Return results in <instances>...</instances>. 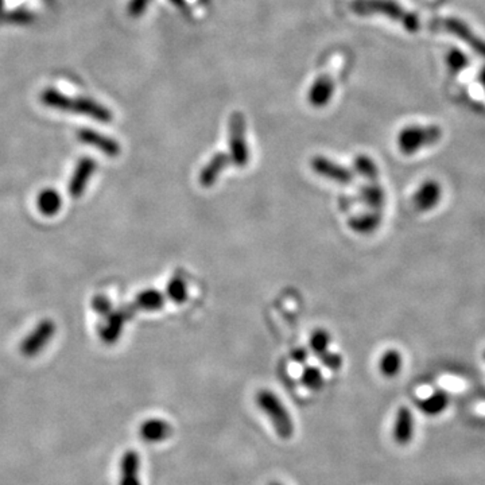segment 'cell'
I'll return each instance as SVG.
<instances>
[{
    "instance_id": "6da1fadb",
    "label": "cell",
    "mask_w": 485,
    "mask_h": 485,
    "mask_svg": "<svg viewBox=\"0 0 485 485\" xmlns=\"http://www.w3.org/2000/svg\"><path fill=\"white\" fill-rule=\"evenodd\" d=\"M40 103L51 110L89 116L100 123H111L114 119L112 112L105 105L88 97H71L53 88L40 93Z\"/></svg>"
},
{
    "instance_id": "7a4b0ae2",
    "label": "cell",
    "mask_w": 485,
    "mask_h": 485,
    "mask_svg": "<svg viewBox=\"0 0 485 485\" xmlns=\"http://www.w3.org/2000/svg\"><path fill=\"white\" fill-rule=\"evenodd\" d=\"M351 11L356 15H384L398 23H401L406 30L415 33L421 27V22L416 14L406 10L395 0H352Z\"/></svg>"
},
{
    "instance_id": "3957f363",
    "label": "cell",
    "mask_w": 485,
    "mask_h": 485,
    "mask_svg": "<svg viewBox=\"0 0 485 485\" xmlns=\"http://www.w3.org/2000/svg\"><path fill=\"white\" fill-rule=\"evenodd\" d=\"M258 407L267 415L277 434L282 440H290L294 436V422L282 401L269 390H262L256 394Z\"/></svg>"
},
{
    "instance_id": "277c9868",
    "label": "cell",
    "mask_w": 485,
    "mask_h": 485,
    "mask_svg": "<svg viewBox=\"0 0 485 485\" xmlns=\"http://www.w3.org/2000/svg\"><path fill=\"white\" fill-rule=\"evenodd\" d=\"M443 138L438 125H410L398 135V147L404 156H414L419 150L433 146Z\"/></svg>"
},
{
    "instance_id": "5b68a950",
    "label": "cell",
    "mask_w": 485,
    "mask_h": 485,
    "mask_svg": "<svg viewBox=\"0 0 485 485\" xmlns=\"http://www.w3.org/2000/svg\"><path fill=\"white\" fill-rule=\"evenodd\" d=\"M229 157L238 167L249 162V149L245 142V119L242 112H234L229 118Z\"/></svg>"
},
{
    "instance_id": "8992f818",
    "label": "cell",
    "mask_w": 485,
    "mask_h": 485,
    "mask_svg": "<svg viewBox=\"0 0 485 485\" xmlns=\"http://www.w3.org/2000/svg\"><path fill=\"white\" fill-rule=\"evenodd\" d=\"M432 27L456 36L485 58V40L476 36L465 22L456 18H437L432 22Z\"/></svg>"
},
{
    "instance_id": "52a82bcc",
    "label": "cell",
    "mask_w": 485,
    "mask_h": 485,
    "mask_svg": "<svg viewBox=\"0 0 485 485\" xmlns=\"http://www.w3.org/2000/svg\"><path fill=\"white\" fill-rule=\"evenodd\" d=\"M136 308L131 305H124L116 310H112L108 316L104 317V321L99 327V336L103 343L112 345L121 338L124 323L134 317Z\"/></svg>"
},
{
    "instance_id": "ba28073f",
    "label": "cell",
    "mask_w": 485,
    "mask_h": 485,
    "mask_svg": "<svg viewBox=\"0 0 485 485\" xmlns=\"http://www.w3.org/2000/svg\"><path fill=\"white\" fill-rule=\"evenodd\" d=\"M55 323L46 319L42 320L34 330H32L27 337L21 343L19 351L26 358H36L42 349L46 348L49 341L55 333Z\"/></svg>"
},
{
    "instance_id": "9c48e42d",
    "label": "cell",
    "mask_w": 485,
    "mask_h": 485,
    "mask_svg": "<svg viewBox=\"0 0 485 485\" xmlns=\"http://www.w3.org/2000/svg\"><path fill=\"white\" fill-rule=\"evenodd\" d=\"M77 138L81 143L100 150L104 156L110 158H115L121 156V143L116 139L107 136L101 132H97L92 128H81L77 132Z\"/></svg>"
},
{
    "instance_id": "30bf717a",
    "label": "cell",
    "mask_w": 485,
    "mask_h": 485,
    "mask_svg": "<svg viewBox=\"0 0 485 485\" xmlns=\"http://www.w3.org/2000/svg\"><path fill=\"white\" fill-rule=\"evenodd\" d=\"M310 166L316 174L321 175L326 179L334 181L337 184L348 185L353 181V173L349 169H347L336 162L330 161L326 157H321V156L314 157L310 161Z\"/></svg>"
},
{
    "instance_id": "8fae6325",
    "label": "cell",
    "mask_w": 485,
    "mask_h": 485,
    "mask_svg": "<svg viewBox=\"0 0 485 485\" xmlns=\"http://www.w3.org/2000/svg\"><path fill=\"white\" fill-rule=\"evenodd\" d=\"M97 169V163L92 157H82L69 181V195L72 199H80L88 188V184Z\"/></svg>"
},
{
    "instance_id": "7c38bea8",
    "label": "cell",
    "mask_w": 485,
    "mask_h": 485,
    "mask_svg": "<svg viewBox=\"0 0 485 485\" xmlns=\"http://www.w3.org/2000/svg\"><path fill=\"white\" fill-rule=\"evenodd\" d=\"M443 197V188L436 179H426L414 193L412 203L419 212L434 209Z\"/></svg>"
},
{
    "instance_id": "4fadbf2b",
    "label": "cell",
    "mask_w": 485,
    "mask_h": 485,
    "mask_svg": "<svg viewBox=\"0 0 485 485\" xmlns=\"http://www.w3.org/2000/svg\"><path fill=\"white\" fill-rule=\"evenodd\" d=\"M173 427L161 418L146 419L139 427V436L147 444H160L173 436Z\"/></svg>"
},
{
    "instance_id": "5bb4252c",
    "label": "cell",
    "mask_w": 485,
    "mask_h": 485,
    "mask_svg": "<svg viewBox=\"0 0 485 485\" xmlns=\"http://www.w3.org/2000/svg\"><path fill=\"white\" fill-rule=\"evenodd\" d=\"M231 163L232 160L227 153H216L200 171L199 181L202 188H212L219 179L221 171L227 169Z\"/></svg>"
},
{
    "instance_id": "9a60e30c",
    "label": "cell",
    "mask_w": 485,
    "mask_h": 485,
    "mask_svg": "<svg viewBox=\"0 0 485 485\" xmlns=\"http://www.w3.org/2000/svg\"><path fill=\"white\" fill-rule=\"evenodd\" d=\"M140 457L136 450H127L121 461V480L119 485H142L139 479Z\"/></svg>"
},
{
    "instance_id": "2e32d148",
    "label": "cell",
    "mask_w": 485,
    "mask_h": 485,
    "mask_svg": "<svg viewBox=\"0 0 485 485\" xmlns=\"http://www.w3.org/2000/svg\"><path fill=\"white\" fill-rule=\"evenodd\" d=\"M333 92H334V82L332 80V77L327 75H321L310 86L308 93V100L313 107L321 108L330 101Z\"/></svg>"
},
{
    "instance_id": "e0dca14e",
    "label": "cell",
    "mask_w": 485,
    "mask_h": 485,
    "mask_svg": "<svg viewBox=\"0 0 485 485\" xmlns=\"http://www.w3.org/2000/svg\"><path fill=\"white\" fill-rule=\"evenodd\" d=\"M414 437V416L407 407H401L397 412L394 425V438L397 444L407 445Z\"/></svg>"
},
{
    "instance_id": "ac0fdd59",
    "label": "cell",
    "mask_w": 485,
    "mask_h": 485,
    "mask_svg": "<svg viewBox=\"0 0 485 485\" xmlns=\"http://www.w3.org/2000/svg\"><path fill=\"white\" fill-rule=\"evenodd\" d=\"M383 221V216L380 210H371L366 213H362L358 216H353L348 220L349 228L360 235H368L375 232Z\"/></svg>"
},
{
    "instance_id": "d6986e66",
    "label": "cell",
    "mask_w": 485,
    "mask_h": 485,
    "mask_svg": "<svg viewBox=\"0 0 485 485\" xmlns=\"http://www.w3.org/2000/svg\"><path fill=\"white\" fill-rule=\"evenodd\" d=\"M37 206L38 210L43 216L51 217L55 216L62 208V197L58 190L47 188L40 190L37 197Z\"/></svg>"
},
{
    "instance_id": "ffe728a7",
    "label": "cell",
    "mask_w": 485,
    "mask_h": 485,
    "mask_svg": "<svg viewBox=\"0 0 485 485\" xmlns=\"http://www.w3.org/2000/svg\"><path fill=\"white\" fill-rule=\"evenodd\" d=\"M136 310L145 312H157L164 306V295L157 288H147L139 293L132 303Z\"/></svg>"
},
{
    "instance_id": "44dd1931",
    "label": "cell",
    "mask_w": 485,
    "mask_h": 485,
    "mask_svg": "<svg viewBox=\"0 0 485 485\" xmlns=\"http://www.w3.org/2000/svg\"><path fill=\"white\" fill-rule=\"evenodd\" d=\"M359 195L362 202L371 210H382V208L386 203L384 189L376 182H369L363 185L360 188Z\"/></svg>"
},
{
    "instance_id": "7402d4cb",
    "label": "cell",
    "mask_w": 485,
    "mask_h": 485,
    "mask_svg": "<svg viewBox=\"0 0 485 485\" xmlns=\"http://www.w3.org/2000/svg\"><path fill=\"white\" fill-rule=\"evenodd\" d=\"M418 406L426 415L434 416L446 410V407L449 406V395L445 391H436L426 399L421 401Z\"/></svg>"
},
{
    "instance_id": "603a6c76",
    "label": "cell",
    "mask_w": 485,
    "mask_h": 485,
    "mask_svg": "<svg viewBox=\"0 0 485 485\" xmlns=\"http://www.w3.org/2000/svg\"><path fill=\"white\" fill-rule=\"evenodd\" d=\"M402 355L395 351V349H390L387 352L383 353L382 359H380V372L386 376V377H394L397 376L401 369H402Z\"/></svg>"
},
{
    "instance_id": "cb8c5ba5",
    "label": "cell",
    "mask_w": 485,
    "mask_h": 485,
    "mask_svg": "<svg viewBox=\"0 0 485 485\" xmlns=\"http://www.w3.org/2000/svg\"><path fill=\"white\" fill-rule=\"evenodd\" d=\"M353 167L359 175H362L368 182H376L379 179V167L375 161L366 156H359L353 161Z\"/></svg>"
},
{
    "instance_id": "d4e9b609",
    "label": "cell",
    "mask_w": 485,
    "mask_h": 485,
    "mask_svg": "<svg viewBox=\"0 0 485 485\" xmlns=\"http://www.w3.org/2000/svg\"><path fill=\"white\" fill-rule=\"evenodd\" d=\"M166 295L169 297L170 301H173L177 305L184 303L188 299V286L186 282L179 278V277H174L171 278L167 287H166Z\"/></svg>"
},
{
    "instance_id": "484cf974",
    "label": "cell",
    "mask_w": 485,
    "mask_h": 485,
    "mask_svg": "<svg viewBox=\"0 0 485 485\" xmlns=\"http://www.w3.org/2000/svg\"><path fill=\"white\" fill-rule=\"evenodd\" d=\"M301 382L306 388H309L312 391H319L323 388V373L316 366H306L302 372Z\"/></svg>"
},
{
    "instance_id": "4316f807",
    "label": "cell",
    "mask_w": 485,
    "mask_h": 485,
    "mask_svg": "<svg viewBox=\"0 0 485 485\" xmlns=\"http://www.w3.org/2000/svg\"><path fill=\"white\" fill-rule=\"evenodd\" d=\"M329 343H330V334L323 329H317L310 337V347L317 356L323 355V352L327 351Z\"/></svg>"
},
{
    "instance_id": "83f0119b",
    "label": "cell",
    "mask_w": 485,
    "mask_h": 485,
    "mask_svg": "<svg viewBox=\"0 0 485 485\" xmlns=\"http://www.w3.org/2000/svg\"><path fill=\"white\" fill-rule=\"evenodd\" d=\"M446 60H447V66L453 73H457L469 65L468 57L462 51H460L458 49H451L449 51Z\"/></svg>"
},
{
    "instance_id": "f1b7e54d",
    "label": "cell",
    "mask_w": 485,
    "mask_h": 485,
    "mask_svg": "<svg viewBox=\"0 0 485 485\" xmlns=\"http://www.w3.org/2000/svg\"><path fill=\"white\" fill-rule=\"evenodd\" d=\"M92 309L96 314L101 316L103 319L105 316H108L114 308H112V302L111 299L107 297V295H103V294H99V295H95L93 299H92Z\"/></svg>"
},
{
    "instance_id": "f546056e",
    "label": "cell",
    "mask_w": 485,
    "mask_h": 485,
    "mask_svg": "<svg viewBox=\"0 0 485 485\" xmlns=\"http://www.w3.org/2000/svg\"><path fill=\"white\" fill-rule=\"evenodd\" d=\"M320 360L323 362V365L326 368H329L330 371H338L343 365V358L338 353H333V352H323V355L319 356Z\"/></svg>"
},
{
    "instance_id": "4dcf8cb0",
    "label": "cell",
    "mask_w": 485,
    "mask_h": 485,
    "mask_svg": "<svg viewBox=\"0 0 485 485\" xmlns=\"http://www.w3.org/2000/svg\"><path fill=\"white\" fill-rule=\"evenodd\" d=\"M149 1L150 0H131L128 4V14L131 16H140L145 12Z\"/></svg>"
},
{
    "instance_id": "1f68e13d",
    "label": "cell",
    "mask_w": 485,
    "mask_h": 485,
    "mask_svg": "<svg viewBox=\"0 0 485 485\" xmlns=\"http://www.w3.org/2000/svg\"><path fill=\"white\" fill-rule=\"evenodd\" d=\"M33 15L27 11H15L11 16H10V21L14 19V22L16 23H30L33 21Z\"/></svg>"
},
{
    "instance_id": "d6a6232c",
    "label": "cell",
    "mask_w": 485,
    "mask_h": 485,
    "mask_svg": "<svg viewBox=\"0 0 485 485\" xmlns=\"http://www.w3.org/2000/svg\"><path fill=\"white\" fill-rule=\"evenodd\" d=\"M291 358H293L297 363H305L306 359H308V352H306V349H303V348H298V349H295V351L293 352Z\"/></svg>"
},
{
    "instance_id": "836d02e7",
    "label": "cell",
    "mask_w": 485,
    "mask_h": 485,
    "mask_svg": "<svg viewBox=\"0 0 485 485\" xmlns=\"http://www.w3.org/2000/svg\"><path fill=\"white\" fill-rule=\"evenodd\" d=\"M480 81H482V84H483V86H484L485 89V66L482 69V72H480Z\"/></svg>"
},
{
    "instance_id": "e575fe53",
    "label": "cell",
    "mask_w": 485,
    "mask_h": 485,
    "mask_svg": "<svg viewBox=\"0 0 485 485\" xmlns=\"http://www.w3.org/2000/svg\"><path fill=\"white\" fill-rule=\"evenodd\" d=\"M170 1H171V3H174L175 5H179V7H181V5H184V0H170Z\"/></svg>"
},
{
    "instance_id": "d590c367",
    "label": "cell",
    "mask_w": 485,
    "mask_h": 485,
    "mask_svg": "<svg viewBox=\"0 0 485 485\" xmlns=\"http://www.w3.org/2000/svg\"><path fill=\"white\" fill-rule=\"evenodd\" d=\"M269 485H282V484H281V483H277V482H274V483H271V484H269Z\"/></svg>"
},
{
    "instance_id": "8d00e7d4",
    "label": "cell",
    "mask_w": 485,
    "mask_h": 485,
    "mask_svg": "<svg viewBox=\"0 0 485 485\" xmlns=\"http://www.w3.org/2000/svg\"><path fill=\"white\" fill-rule=\"evenodd\" d=\"M1 7H3V0H0V10H1Z\"/></svg>"
},
{
    "instance_id": "74e56055",
    "label": "cell",
    "mask_w": 485,
    "mask_h": 485,
    "mask_svg": "<svg viewBox=\"0 0 485 485\" xmlns=\"http://www.w3.org/2000/svg\"><path fill=\"white\" fill-rule=\"evenodd\" d=\"M483 358H484V360H485V352H484V356H483Z\"/></svg>"
}]
</instances>
